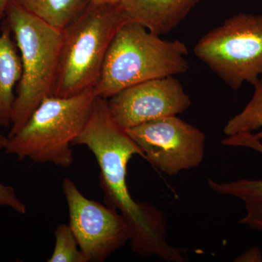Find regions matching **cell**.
<instances>
[{"label": "cell", "mask_w": 262, "mask_h": 262, "mask_svg": "<svg viewBox=\"0 0 262 262\" xmlns=\"http://www.w3.org/2000/svg\"><path fill=\"white\" fill-rule=\"evenodd\" d=\"M87 146L99 166L100 185L106 205L121 213L130 229L134 252L143 258L157 256L165 261H187L182 250L167 241L166 217L149 203L133 199L127 184V165L134 155L144 159L142 150L126 130L113 120L107 99L96 97L84 130L72 146Z\"/></svg>", "instance_id": "obj_1"}, {"label": "cell", "mask_w": 262, "mask_h": 262, "mask_svg": "<svg viewBox=\"0 0 262 262\" xmlns=\"http://www.w3.org/2000/svg\"><path fill=\"white\" fill-rule=\"evenodd\" d=\"M188 54L182 41L166 40L140 24L124 22L108 46L96 94L108 99L139 82L187 73Z\"/></svg>", "instance_id": "obj_2"}, {"label": "cell", "mask_w": 262, "mask_h": 262, "mask_svg": "<svg viewBox=\"0 0 262 262\" xmlns=\"http://www.w3.org/2000/svg\"><path fill=\"white\" fill-rule=\"evenodd\" d=\"M3 22L13 34L22 63L8 136H11L25 125L44 98L53 95L62 32L31 14L14 0L8 3Z\"/></svg>", "instance_id": "obj_3"}, {"label": "cell", "mask_w": 262, "mask_h": 262, "mask_svg": "<svg viewBox=\"0 0 262 262\" xmlns=\"http://www.w3.org/2000/svg\"><path fill=\"white\" fill-rule=\"evenodd\" d=\"M96 97L92 88L71 97L44 98L25 125L8 136L5 153L19 160L70 168L74 161L72 142L84 130Z\"/></svg>", "instance_id": "obj_4"}, {"label": "cell", "mask_w": 262, "mask_h": 262, "mask_svg": "<svg viewBox=\"0 0 262 262\" xmlns=\"http://www.w3.org/2000/svg\"><path fill=\"white\" fill-rule=\"evenodd\" d=\"M125 22L118 4L90 3L62 32L53 96H76L97 83L108 46Z\"/></svg>", "instance_id": "obj_5"}, {"label": "cell", "mask_w": 262, "mask_h": 262, "mask_svg": "<svg viewBox=\"0 0 262 262\" xmlns=\"http://www.w3.org/2000/svg\"><path fill=\"white\" fill-rule=\"evenodd\" d=\"M196 58L237 91L262 75V15L239 13L227 18L196 42Z\"/></svg>", "instance_id": "obj_6"}, {"label": "cell", "mask_w": 262, "mask_h": 262, "mask_svg": "<svg viewBox=\"0 0 262 262\" xmlns=\"http://www.w3.org/2000/svg\"><path fill=\"white\" fill-rule=\"evenodd\" d=\"M160 171L175 176L200 166L205 156L206 136L177 115L160 117L125 130Z\"/></svg>", "instance_id": "obj_7"}, {"label": "cell", "mask_w": 262, "mask_h": 262, "mask_svg": "<svg viewBox=\"0 0 262 262\" xmlns=\"http://www.w3.org/2000/svg\"><path fill=\"white\" fill-rule=\"evenodd\" d=\"M70 227L88 261L102 262L130 241L126 221L115 208L86 198L73 181L63 179Z\"/></svg>", "instance_id": "obj_8"}, {"label": "cell", "mask_w": 262, "mask_h": 262, "mask_svg": "<svg viewBox=\"0 0 262 262\" xmlns=\"http://www.w3.org/2000/svg\"><path fill=\"white\" fill-rule=\"evenodd\" d=\"M191 103L175 76L139 82L107 99L110 115L124 130L160 117L184 113Z\"/></svg>", "instance_id": "obj_9"}, {"label": "cell", "mask_w": 262, "mask_h": 262, "mask_svg": "<svg viewBox=\"0 0 262 262\" xmlns=\"http://www.w3.org/2000/svg\"><path fill=\"white\" fill-rule=\"evenodd\" d=\"M202 0H120L125 21L136 22L150 32L165 35L182 23Z\"/></svg>", "instance_id": "obj_10"}, {"label": "cell", "mask_w": 262, "mask_h": 262, "mask_svg": "<svg viewBox=\"0 0 262 262\" xmlns=\"http://www.w3.org/2000/svg\"><path fill=\"white\" fill-rule=\"evenodd\" d=\"M222 144L251 148L262 153V143L253 136L252 133L227 136ZM207 183L211 190L217 194L235 196L244 202L246 215L239 221V225L262 232V180L241 179L234 182H218L208 179Z\"/></svg>", "instance_id": "obj_11"}, {"label": "cell", "mask_w": 262, "mask_h": 262, "mask_svg": "<svg viewBox=\"0 0 262 262\" xmlns=\"http://www.w3.org/2000/svg\"><path fill=\"white\" fill-rule=\"evenodd\" d=\"M21 75L20 52L9 27L3 22L0 34V127H11L14 89Z\"/></svg>", "instance_id": "obj_12"}, {"label": "cell", "mask_w": 262, "mask_h": 262, "mask_svg": "<svg viewBox=\"0 0 262 262\" xmlns=\"http://www.w3.org/2000/svg\"><path fill=\"white\" fill-rule=\"evenodd\" d=\"M24 10L58 30H63L87 8L91 0H14Z\"/></svg>", "instance_id": "obj_13"}, {"label": "cell", "mask_w": 262, "mask_h": 262, "mask_svg": "<svg viewBox=\"0 0 262 262\" xmlns=\"http://www.w3.org/2000/svg\"><path fill=\"white\" fill-rule=\"evenodd\" d=\"M254 94L243 111L232 117L226 124L224 133L232 136L243 133H252L262 140V78L254 84Z\"/></svg>", "instance_id": "obj_14"}, {"label": "cell", "mask_w": 262, "mask_h": 262, "mask_svg": "<svg viewBox=\"0 0 262 262\" xmlns=\"http://www.w3.org/2000/svg\"><path fill=\"white\" fill-rule=\"evenodd\" d=\"M54 250L48 262H89L79 247L70 225L61 224L55 229Z\"/></svg>", "instance_id": "obj_15"}, {"label": "cell", "mask_w": 262, "mask_h": 262, "mask_svg": "<svg viewBox=\"0 0 262 262\" xmlns=\"http://www.w3.org/2000/svg\"><path fill=\"white\" fill-rule=\"evenodd\" d=\"M7 142L8 136L0 134V151L5 149ZM3 206L8 207L20 214L27 213V206L19 199L14 188L0 182V207Z\"/></svg>", "instance_id": "obj_16"}, {"label": "cell", "mask_w": 262, "mask_h": 262, "mask_svg": "<svg viewBox=\"0 0 262 262\" xmlns=\"http://www.w3.org/2000/svg\"><path fill=\"white\" fill-rule=\"evenodd\" d=\"M237 259L236 261H262V253L258 248H253L243 253Z\"/></svg>", "instance_id": "obj_17"}, {"label": "cell", "mask_w": 262, "mask_h": 262, "mask_svg": "<svg viewBox=\"0 0 262 262\" xmlns=\"http://www.w3.org/2000/svg\"><path fill=\"white\" fill-rule=\"evenodd\" d=\"M10 1L11 0H0V22L4 18L5 10Z\"/></svg>", "instance_id": "obj_18"}, {"label": "cell", "mask_w": 262, "mask_h": 262, "mask_svg": "<svg viewBox=\"0 0 262 262\" xmlns=\"http://www.w3.org/2000/svg\"><path fill=\"white\" fill-rule=\"evenodd\" d=\"M120 0H91V3L96 4H117Z\"/></svg>", "instance_id": "obj_19"}]
</instances>
